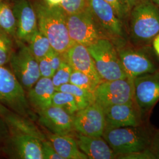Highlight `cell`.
Here are the masks:
<instances>
[{
    "mask_svg": "<svg viewBox=\"0 0 159 159\" xmlns=\"http://www.w3.org/2000/svg\"><path fill=\"white\" fill-rule=\"evenodd\" d=\"M38 29L49 40L52 48L63 54L73 43L70 38L67 14L60 7H49L41 3L35 6Z\"/></svg>",
    "mask_w": 159,
    "mask_h": 159,
    "instance_id": "6da1fadb",
    "label": "cell"
},
{
    "mask_svg": "<svg viewBox=\"0 0 159 159\" xmlns=\"http://www.w3.org/2000/svg\"><path fill=\"white\" fill-rule=\"evenodd\" d=\"M129 33L138 44H146L159 34V9L151 0H144L131 10Z\"/></svg>",
    "mask_w": 159,
    "mask_h": 159,
    "instance_id": "7a4b0ae2",
    "label": "cell"
},
{
    "mask_svg": "<svg viewBox=\"0 0 159 159\" xmlns=\"http://www.w3.org/2000/svg\"><path fill=\"white\" fill-rule=\"evenodd\" d=\"M102 136L117 157L148 148L152 140L150 133L140 125L115 128L106 126Z\"/></svg>",
    "mask_w": 159,
    "mask_h": 159,
    "instance_id": "3957f363",
    "label": "cell"
},
{
    "mask_svg": "<svg viewBox=\"0 0 159 159\" xmlns=\"http://www.w3.org/2000/svg\"><path fill=\"white\" fill-rule=\"evenodd\" d=\"M87 47L102 81L123 79L127 77L117 49L111 40L101 38Z\"/></svg>",
    "mask_w": 159,
    "mask_h": 159,
    "instance_id": "277c9868",
    "label": "cell"
},
{
    "mask_svg": "<svg viewBox=\"0 0 159 159\" xmlns=\"http://www.w3.org/2000/svg\"><path fill=\"white\" fill-rule=\"evenodd\" d=\"M25 90L16 77L4 66H0V104L26 118L34 117Z\"/></svg>",
    "mask_w": 159,
    "mask_h": 159,
    "instance_id": "5b68a950",
    "label": "cell"
},
{
    "mask_svg": "<svg viewBox=\"0 0 159 159\" xmlns=\"http://www.w3.org/2000/svg\"><path fill=\"white\" fill-rule=\"evenodd\" d=\"M89 6L97 25L105 38L114 44L127 41L123 22L113 7L104 0H88Z\"/></svg>",
    "mask_w": 159,
    "mask_h": 159,
    "instance_id": "8992f818",
    "label": "cell"
},
{
    "mask_svg": "<svg viewBox=\"0 0 159 159\" xmlns=\"http://www.w3.org/2000/svg\"><path fill=\"white\" fill-rule=\"evenodd\" d=\"M67 25L71 40L88 47L101 38H105L87 7L81 11L67 15Z\"/></svg>",
    "mask_w": 159,
    "mask_h": 159,
    "instance_id": "52a82bcc",
    "label": "cell"
},
{
    "mask_svg": "<svg viewBox=\"0 0 159 159\" xmlns=\"http://www.w3.org/2000/svg\"><path fill=\"white\" fill-rule=\"evenodd\" d=\"M95 102L102 108L116 104H124L134 100L133 79L102 81L94 91Z\"/></svg>",
    "mask_w": 159,
    "mask_h": 159,
    "instance_id": "ba28073f",
    "label": "cell"
},
{
    "mask_svg": "<svg viewBox=\"0 0 159 159\" xmlns=\"http://www.w3.org/2000/svg\"><path fill=\"white\" fill-rule=\"evenodd\" d=\"M11 71L25 90H29L41 77L38 61L28 46L19 43V48L13 51L10 60Z\"/></svg>",
    "mask_w": 159,
    "mask_h": 159,
    "instance_id": "9c48e42d",
    "label": "cell"
},
{
    "mask_svg": "<svg viewBox=\"0 0 159 159\" xmlns=\"http://www.w3.org/2000/svg\"><path fill=\"white\" fill-rule=\"evenodd\" d=\"M127 77L134 79L159 70L153 60L144 51L127 46V41L114 45Z\"/></svg>",
    "mask_w": 159,
    "mask_h": 159,
    "instance_id": "30bf717a",
    "label": "cell"
},
{
    "mask_svg": "<svg viewBox=\"0 0 159 159\" xmlns=\"http://www.w3.org/2000/svg\"><path fill=\"white\" fill-rule=\"evenodd\" d=\"M106 126L104 109L97 102H93L79 110L74 115V130L79 134L102 137Z\"/></svg>",
    "mask_w": 159,
    "mask_h": 159,
    "instance_id": "8fae6325",
    "label": "cell"
},
{
    "mask_svg": "<svg viewBox=\"0 0 159 159\" xmlns=\"http://www.w3.org/2000/svg\"><path fill=\"white\" fill-rule=\"evenodd\" d=\"M134 101L141 113L152 108L159 100V71L133 79Z\"/></svg>",
    "mask_w": 159,
    "mask_h": 159,
    "instance_id": "7c38bea8",
    "label": "cell"
},
{
    "mask_svg": "<svg viewBox=\"0 0 159 159\" xmlns=\"http://www.w3.org/2000/svg\"><path fill=\"white\" fill-rule=\"evenodd\" d=\"M103 109L106 127L115 128L141 125V111L134 100Z\"/></svg>",
    "mask_w": 159,
    "mask_h": 159,
    "instance_id": "4fadbf2b",
    "label": "cell"
},
{
    "mask_svg": "<svg viewBox=\"0 0 159 159\" xmlns=\"http://www.w3.org/2000/svg\"><path fill=\"white\" fill-rule=\"evenodd\" d=\"M63 56L73 70L87 75L98 85L102 82L97 71L94 60L86 46L73 42L63 54Z\"/></svg>",
    "mask_w": 159,
    "mask_h": 159,
    "instance_id": "5bb4252c",
    "label": "cell"
},
{
    "mask_svg": "<svg viewBox=\"0 0 159 159\" xmlns=\"http://www.w3.org/2000/svg\"><path fill=\"white\" fill-rule=\"evenodd\" d=\"M12 10L17 21L16 37L21 42L28 43L38 29L35 8L29 0H18Z\"/></svg>",
    "mask_w": 159,
    "mask_h": 159,
    "instance_id": "9a60e30c",
    "label": "cell"
},
{
    "mask_svg": "<svg viewBox=\"0 0 159 159\" xmlns=\"http://www.w3.org/2000/svg\"><path fill=\"white\" fill-rule=\"evenodd\" d=\"M39 114L40 124L52 133L71 135L74 130V116L60 107L51 105Z\"/></svg>",
    "mask_w": 159,
    "mask_h": 159,
    "instance_id": "2e32d148",
    "label": "cell"
},
{
    "mask_svg": "<svg viewBox=\"0 0 159 159\" xmlns=\"http://www.w3.org/2000/svg\"><path fill=\"white\" fill-rule=\"evenodd\" d=\"M9 148L16 159H43L41 141L29 134L11 132Z\"/></svg>",
    "mask_w": 159,
    "mask_h": 159,
    "instance_id": "e0dca14e",
    "label": "cell"
},
{
    "mask_svg": "<svg viewBox=\"0 0 159 159\" xmlns=\"http://www.w3.org/2000/svg\"><path fill=\"white\" fill-rule=\"evenodd\" d=\"M75 139L80 150L85 154L88 159L117 158V154L102 137L89 136L78 133Z\"/></svg>",
    "mask_w": 159,
    "mask_h": 159,
    "instance_id": "ac0fdd59",
    "label": "cell"
},
{
    "mask_svg": "<svg viewBox=\"0 0 159 159\" xmlns=\"http://www.w3.org/2000/svg\"><path fill=\"white\" fill-rule=\"evenodd\" d=\"M56 91L51 78L41 77L28 90L27 99L39 113L52 105V98Z\"/></svg>",
    "mask_w": 159,
    "mask_h": 159,
    "instance_id": "d6986e66",
    "label": "cell"
},
{
    "mask_svg": "<svg viewBox=\"0 0 159 159\" xmlns=\"http://www.w3.org/2000/svg\"><path fill=\"white\" fill-rule=\"evenodd\" d=\"M0 114L10 127L11 132L29 134L39 139L41 142L46 140L45 136L30 119L11 111L1 104H0Z\"/></svg>",
    "mask_w": 159,
    "mask_h": 159,
    "instance_id": "ffe728a7",
    "label": "cell"
},
{
    "mask_svg": "<svg viewBox=\"0 0 159 159\" xmlns=\"http://www.w3.org/2000/svg\"><path fill=\"white\" fill-rule=\"evenodd\" d=\"M47 140L57 153L63 159H87V156L82 152L71 135L50 134Z\"/></svg>",
    "mask_w": 159,
    "mask_h": 159,
    "instance_id": "44dd1931",
    "label": "cell"
},
{
    "mask_svg": "<svg viewBox=\"0 0 159 159\" xmlns=\"http://www.w3.org/2000/svg\"><path fill=\"white\" fill-rule=\"evenodd\" d=\"M27 43L30 50L37 61L54 50L49 40L39 29L32 35Z\"/></svg>",
    "mask_w": 159,
    "mask_h": 159,
    "instance_id": "7402d4cb",
    "label": "cell"
},
{
    "mask_svg": "<svg viewBox=\"0 0 159 159\" xmlns=\"http://www.w3.org/2000/svg\"><path fill=\"white\" fill-rule=\"evenodd\" d=\"M56 91H63L71 94L75 99L79 110L84 108L95 102L94 95L70 83L63 84L56 89Z\"/></svg>",
    "mask_w": 159,
    "mask_h": 159,
    "instance_id": "603a6c76",
    "label": "cell"
},
{
    "mask_svg": "<svg viewBox=\"0 0 159 159\" xmlns=\"http://www.w3.org/2000/svg\"><path fill=\"white\" fill-rule=\"evenodd\" d=\"M0 30L10 37L16 36L17 21L13 10L2 0L0 1Z\"/></svg>",
    "mask_w": 159,
    "mask_h": 159,
    "instance_id": "cb8c5ba5",
    "label": "cell"
},
{
    "mask_svg": "<svg viewBox=\"0 0 159 159\" xmlns=\"http://www.w3.org/2000/svg\"><path fill=\"white\" fill-rule=\"evenodd\" d=\"M52 105L62 108L72 116L79 110L73 96L63 91H56L52 98Z\"/></svg>",
    "mask_w": 159,
    "mask_h": 159,
    "instance_id": "d4e9b609",
    "label": "cell"
},
{
    "mask_svg": "<svg viewBox=\"0 0 159 159\" xmlns=\"http://www.w3.org/2000/svg\"><path fill=\"white\" fill-rule=\"evenodd\" d=\"M70 83L93 94H94V91L96 89L97 86L98 85L87 75L74 70H73L70 75Z\"/></svg>",
    "mask_w": 159,
    "mask_h": 159,
    "instance_id": "484cf974",
    "label": "cell"
},
{
    "mask_svg": "<svg viewBox=\"0 0 159 159\" xmlns=\"http://www.w3.org/2000/svg\"><path fill=\"white\" fill-rule=\"evenodd\" d=\"M12 52L10 36L0 30V66H4L10 62Z\"/></svg>",
    "mask_w": 159,
    "mask_h": 159,
    "instance_id": "4316f807",
    "label": "cell"
},
{
    "mask_svg": "<svg viewBox=\"0 0 159 159\" xmlns=\"http://www.w3.org/2000/svg\"><path fill=\"white\" fill-rule=\"evenodd\" d=\"M73 69L71 66L64 59L60 67L58 68L51 78L52 83L56 89L63 84L70 83V75Z\"/></svg>",
    "mask_w": 159,
    "mask_h": 159,
    "instance_id": "83f0119b",
    "label": "cell"
},
{
    "mask_svg": "<svg viewBox=\"0 0 159 159\" xmlns=\"http://www.w3.org/2000/svg\"><path fill=\"white\" fill-rule=\"evenodd\" d=\"M87 7H89L88 0H63L60 6L67 15L81 11Z\"/></svg>",
    "mask_w": 159,
    "mask_h": 159,
    "instance_id": "f1b7e54d",
    "label": "cell"
},
{
    "mask_svg": "<svg viewBox=\"0 0 159 159\" xmlns=\"http://www.w3.org/2000/svg\"><path fill=\"white\" fill-rule=\"evenodd\" d=\"M107 2L116 12L117 16L123 22L129 17L130 11L124 0H104Z\"/></svg>",
    "mask_w": 159,
    "mask_h": 159,
    "instance_id": "f546056e",
    "label": "cell"
},
{
    "mask_svg": "<svg viewBox=\"0 0 159 159\" xmlns=\"http://www.w3.org/2000/svg\"><path fill=\"white\" fill-rule=\"evenodd\" d=\"M117 159H156V157L151 150L148 148L146 149L133 152L131 153L119 155Z\"/></svg>",
    "mask_w": 159,
    "mask_h": 159,
    "instance_id": "4dcf8cb0",
    "label": "cell"
},
{
    "mask_svg": "<svg viewBox=\"0 0 159 159\" xmlns=\"http://www.w3.org/2000/svg\"><path fill=\"white\" fill-rule=\"evenodd\" d=\"M41 144L43 159H63L56 152L47 139L41 142Z\"/></svg>",
    "mask_w": 159,
    "mask_h": 159,
    "instance_id": "1f68e13d",
    "label": "cell"
},
{
    "mask_svg": "<svg viewBox=\"0 0 159 159\" xmlns=\"http://www.w3.org/2000/svg\"><path fill=\"white\" fill-rule=\"evenodd\" d=\"M39 67L41 77L52 78L54 74V71L51 68V65L47 57H44L38 61Z\"/></svg>",
    "mask_w": 159,
    "mask_h": 159,
    "instance_id": "d6a6232c",
    "label": "cell"
},
{
    "mask_svg": "<svg viewBox=\"0 0 159 159\" xmlns=\"http://www.w3.org/2000/svg\"><path fill=\"white\" fill-rule=\"evenodd\" d=\"M46 57L47 58L49 63L51 65V68H52L54 73L57 71L58 68L60 67L61 63L63 62L64 58L63 54H60L54 50L49 53Z\"/></svg>",
    "mask_w": 159,
    "mask_h": 159,
    "instance_id": "836d02e7",
    "label": "cell"
},
{
    "mask_svg": "<svg viewBox=\"0 0 159 159\" xmlns=\"http://www.w3.org/2000/svg\"><path fill=\"white\" fill-rule=\"evenodd\" d=\"M149 148L155 155L156 159H159V132L152 137V140Z\"/></svg>",
    "mask_w": 159,
    "mask_h": 159,
    "instance_id": "e575fe53",
    "label": "cell"
},
{
    "mask_svg": "<svg viewBox=\"0 0 159 159\" xmlns=\"http://www.w3.org/2000/svg\"><path fill=\"white\" fill-rule=\"evenodd\" d=\"M144 0H124L125 4L127 6L130 12L131 10L134 7L136 6L138 4L140 3Z\"/></svg>",
    "mask_w": 159,
    "mask_h": 159,
    "instance_id": "d590c367",
    "label": "cell"
},
{
    "mask_svg": "<svg viewBox=\"0 0 159 159\" xmlns=\"http://www.w3.org/2000/svg\"><path fill=\"white\" fill-rule=\"evenodd\" d=\"M153 47L156 54L159 57V34H157L153 39Z\"/></svg>",
    "mask_w": 159,
    "mask_h": 159,
    "instance_id": "8d00e7d4",
    "label": "cell"
},
{
    "mask_svg": "<svg viewBox=\"0 0 159 159\" xmlns=\"http://www.w3.org/2000/svg\"><path fill=\"white\" fill-rule=\"evenodd\" d=\"M63 0H45L46 5L49 7H60Z\"/></svg>",
    "mask_w": 159,
    "mask_h": 159,
    "instance_id": "74e56055",
    "label": "cell"
},
{
    "mask_svg": "<svg viewBox=\"0 0 159 159\" xmlns=\"http://www.w3.org/2000/svg\"><path fill=\"white\" fill-rule=\"evenodd\" d=\"M153 3L156 4L157 6H159V0H151Z\"/></svg>",
    "mask_w": 159,
    "mask_h": 159,
    "instance_id": "f35d334b",
    "label": "cell"
},
{
    "mask_svg": "<svg viewBox=\"0 0 159 159\" xmlns=\"http://www.w3.org/2000/svg\"><path fill=\"white\" fill-rule=\"evenodd\" d=\"M0 1H1V0H0Z\"/></svg>",
    "mask_w": 159,
    "mask_h": 159,
    "instance_id": "ab89813d",
    "label": "cell"
}]
</instances>
